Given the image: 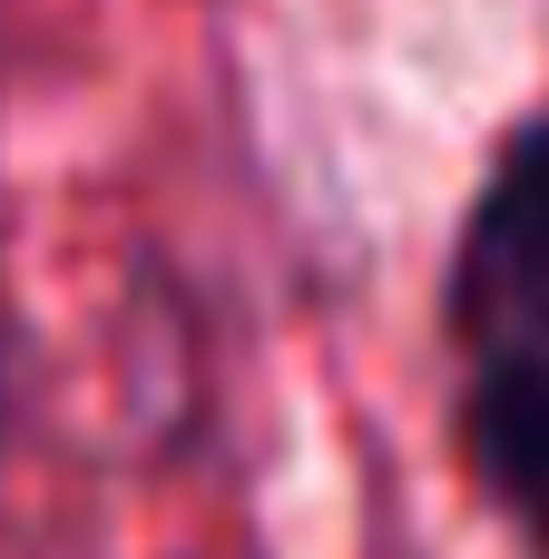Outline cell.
<instances>
[{"mask_svg": "<svg viewBox=\"0 0 549 559\" xmlns=\"http://www.w3.org/2000/svg\"><path fill=\"white\" fill-rule=\"evenodd\" d=\"M462 354H549V108L511 128L462 226Z\"/></svg>", "mask_w": 549, "mask_h": 559, "instance_id": "1", "label": "cell"}, {"mask_svg": "<svg viewBox=\"0 0 549 559\" xmlns=\"http://www.w3.org/2000/svg\"><path fill=\"white\" fill-rule=\"evenodd\" d=\"M462 462L549 559V354H472Z\"/></svg>", "mask_w": 549, "mask_h": 559, "instance_id": "2", "label": "cell"}, {"mask_svg": "<svg viewBox=\"0 0 549 559\" xmlns=\"http://www.w3.org/2000/svg\"><path fill=\"white\" fill-rule=\"evenodd\" d=\"M0 403H10V275H0Z\"/></svg>", "mask_w": 549, "mask_h": 559, "instance_id": "3", "label": "cell"}]
</instances>
